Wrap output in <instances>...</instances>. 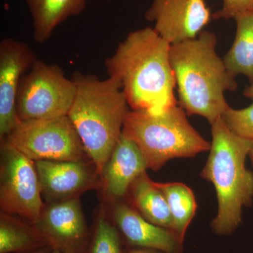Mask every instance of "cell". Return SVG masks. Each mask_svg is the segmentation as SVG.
I'll return each instance as SVG.
<instances>
[{"label": "cell", "instance_id": "obj_1", "mask_svg": "<svg viewBox=\"0 0 253 253\" xmlns=\"http://www.w3.org/2000/svg\"><path fill=\"white\" fill-rule=\"evenodd\" d=\"M171 44L147 27L131 32L105 61L110 78L118 80L134 111H160L177 104Z\"/></svg>", "mask_w": 253, "mask_h": 253}, {"label": "cell", "instance_id": "obj_2", "mask_svg": "<svg viewBox=\"0 0 253 253\" xmlns=\"http://www.w3.org/2000/svg\"><path fill=\"white\" fill-rule=\"evenodd\" d=\"M217 44L214 33L203 31L196 38L170 47L179 105L186 114L202 116L211 125L231 108L226 91L238 87L236 77L216 51Z\"/></svg>", "mask_w": 253, "mask_h": 253}, {"label": "cell", "instance_id": "obj_3", "mask_svg": "<svg viewBox=\"0 0 253 253\" xmlns=\"http://www.w3.org/2000/svg\"><path fill=\"white\" fill-rule=\"evenodd\" d=\"M76 94L68 116L101 176L123 133L129 104L118 80L73 73Z\"/></svg>", "mask_w": 253, "mask_h": 253}, {"label": "cell", "instance_id": "obj_4", "mask_svg": "<svg viewBox=\"0 0 253 253\" xmlns=\"http://www.w3.org/2000/svg\"><path fill=\"white\" fill-rule=\"evenodd\" d=\"M210 154L201 173L212 183L217 199V213L211 228L218 236L234 233L242 221L243 209L253 201V173L246 166L253 141L231 130L222 118L211 125Z\"/></svg>", "mask_w": 253, "mask_h": 253}, {"label": "cell", "instance_id": "obj_5", "mask_svg": "<svg viewBox=\"0 0 253 253\" xmlns=\"http://www.w3.org/2000/svg\"><path fill=\"white\" fill-rule=\"evenodd\" d=\"M186 115L178 104L160 111L131 110L123 132L139 146L148 168L158 171L169 160L194 158L211 149V144L190 124Z\"/></svg>", "mask_w": 253, "mask_h": 253}, {"label": "cell", "instance_id": "obj_6", "mask_svg": "<svg viewBox=\"0 0 253 253\" xmlns=\"http://www.w3.org/2000/svg\"><path fill=\"white\" fill-rule=\"evenodd\" d=\"M76 86L56 65L36 59L18 87L16 114L19 121L52 119L68 116Z\"/></svg>", "mask_w": 253, "mask_h": 253}, {"label": "cell", "instance_id": "obj_7", "mask_svg": "<svg viewBox=\"0 0 253 253\" xmlns=\"http://www.w3.org/2000/svg\"><path fill=\"white\" fill-rule=\"evenodd\" d=\"M1 141L11 145L35 162L91 160L68 116L19 121Z\"/></svg>", "mask_w": 253, "mask_h": 253}, {"label": "cell", "instance_id": "obj_8", "mask_svg": "<svg viewBox=\"0 0 253 253\" xmlns=\"http://www.w3.org/2000/svg\"><path fill=\"white\" fill-rule=\"evenodd\" d=\"M1 212L34 224L44 207L36 163L11 145L1 141Z\"/></svg>", "mask_w": 253, "mask_h": 253}, {"label": "cell", "instance_id": "obj_9", "mask_svg": "<svg viewBox=\"0 0 253 253\" xmlns=\"http://www.w3.org/2000/svg\"><path fill=\"white\" fill-rule=\"evenodd\" d=\"M33 224L54 251L61 253H88L91 233L80 198L45 204L41 215Z\"/></svg>", "mask_w": 253, "mask_h": 253}, {"label": "cell", "instance_id": "obj_10", "mask_svg": "<svg viewBox=\"0 0 253 253\" xmlns=\"http://www.w3.org/2000/svg\"><path fill=\"white\" fill-rule=\"evenodd\" d=\"M35 163L46 204L77 199L86 191L101 189V176L91 160Z\"/></svg>", "mask_w": 253, "mask_h": 253}, {"label": "cell", "instance_id": "obj_11", "mask_svg": "<svg viewBox=\"0 0 253 253\" xmlns=\"http://www.w3.org/2000/svg\"><path fill=\"white\" fill-rule=\"evenodd\" d=\"M145 18L171 45L194 39L211 21L205 0H154Z\"/></svg>", "mask_w": 253, "mask_h": 253}, {"label": "cell", "instance_id": "obj_12", "mask_svg": "<svg viewBox=\"0 0 253 253\" xmlns=\"http://www.w3.org/2000/svg\"><path fill=\"white\" fill-rule=\"evenodd\" d=\"M36 59L31 48L22 42L6 38L0 44V140L19 121L16 99L20 82Z\"/></svg>", "mask_w": 253, "mask_h": 253}, {"label": "cell", "instance_id": "obj_13", "mask_svg": "<svg viewBox=\"0 0 253 253\" xmlns=\"http://www.w3.org/2000/svg\"><path fill=\"white\" fill-rule=\"evenodd\" d=\"M111 219L128 248H144L168 253H183L184 243L169 229L146 220L130 205L113 203Z\"/></svg>", "mask_w": 253, "mask_h": 253}, {"label": "cell", "instance_id": "obj_14", "mask_svg": "<svg viewBox=\"0 0 253 253\" xmlns=\"http://www.w3.org/2000/svg\"><path fill=\"white\" fill-rule=\"evenodd\" d=\"M147 169L139 146L123 132L101 174L104 199L111 203L121 201L132 183Z\"/></svg>", "mask_w": 253, "mask_h": 253}, {"label": "cell", "instance_id": "obj_15", "mask_svg": "<svg viewBox=\"0 0 253 253\" xmlns=\"http://www.w3.org/2000/svg\"><path fill=\"white\" fill-rule=\"evenodd\" d=\"M33 23L35 41L44 43L55 28L67 18L84 11L86 0H26Z\"/></svg>", "mask_w": 253, "mask_h": 253}, {"label": "cell", "instance_id": "obj_16", "mask_svg": "<svg viewBox=\"0 0 253 253\" xmlns=\"http://www.w3.org/2000/svg\"><path fill=\"white\" fill-rule=\"evenodd\" d=\"M131 207L155 225L172 229V219L167 201L161 189L146 174L131 184L127 194Z\"/></svg>", "mask_w": 253, "mask_h": 253}, {"label": "cell", "instance_id": "obj_17", "mask_svg": "<svg viewBox=\"0 0 253 253\" xmlns=\"http://www.w3.org/2000/svg\"><path fill=\"white\" fill-rule=\"evenodd\" d=\"M50 247L41 233L28 221L0 213V253H25Z\"/></svg>", "mask_w": 253, "mask_h": 253}, {"label": "cell", "instance_id": "obj_18", "mask_svg": "<svg viewBox=\"0 0 253 253\" xmlns=\"http://www.w3.org/2000/svg\"><path fill=\"white\" fill-rule=\"evenodd\" d=\"M234 43L224 58L226 67L234 77L243 75L253 83V10L236 16Z\"/></svg>", "mask_w": 253, "mask_h": 253}, {"label": "cell", "instance_id": "obj_19", "mask_svg": "<svg viewBox=\"0 0 253 253\" xmlns=\"http://www.w3.org/2000/svg\"><path fill=\"white\" fill-rule=\"evenodd\" d=\"M167 201L172 219L171 231L184 243L186 231L196 214L197 204L192 190L183 183H158Z\"/></svg>", "mask_w": 253, "mask_h": 253}, {"label": "cell", "instance_id": "obj_20", "mask_svg": "<svg viewBox=\"0 0 253 253\" xmlns=\"http://www.w3.org/2000/svg\"><path fill=\"white\" fill-rule=\"evenodd\" d=\"M123 241L117 226L101 206L91 232L88 253H123Z\"/></svg>", "mask_w": 253, "mask_h": 253}, {"label": "cell", "instance_id": "obj_21", "mask_svg": "<svg viewBox=\"0 0 253 253\" xmlns=\"http://www.w3.org/2000/svg\"><path fill=\"white\" fill-rule=\"evenodd\" d=\"M221 118L237 135L253 141V103L243 109L230 108Z\"/></svg>", "mask_w": 253, "mask_h": 253}, {"label": "cell", "instance_id": "obj_22", "mask_svg": "<svg viewBox=\"0 0 253 253\" xmlns=\"http://www.w3.org/2000/svg\"><path fill=\"white\" fill-rule=\"evenodd\" d=\"M253 10V0H222V7L213 14L214 19H230Z\"/></svg>", "mask_w": 253, "mask_h": 253}, {"label": "cell", "instance_id": "obj_23", "mask_svg": "<svg viewBox=\"0 0 253 253\" xmlns=\"http://www.w3.org/2000/svg\"><path fill=\"white\" fill-rule=\"evenodd\" d=\"M123 253H168L158 250L144 249V248H127Z\"/></svg>", "mask_w": 253, "mask_h": 253}, {"label": "cell", "instance_id": "obj_24", "mask_svg": "<svg viewBox=\"0 0 253 253\" xmlns=\"http://www.w3.org/2000/svg\"><path fill=\"white\" fill-rule=\"evenodd\" d=\"M244 95L253 101V83L244 90Z\"/></svg>", "mask_w": 253, "mask_h": 253}, {"label": "cell", "instance_id": "obj_25", "mask_svg": "<svg viewBox=\"0 0 253 253\" xmlns=\"http://www.w3.org/2000/svg\"><path fill=\"white\" fill-rule=\"evenodd\" d=\"M52 249L51 247H44L42 249L35 250V251H31V252L25 253H50L52 251Z\"/></svg>", "mask_w": 253, "mask_h": 253}, {"label": "cell", "instance_id": "obj_26", "mask_svg": "<svg viewBox=\"0 0 253 253\" xmlns=\"http://www.w3.org/2000/svg\"><path fill=\"white\" fill-rule=\"evenodd\" d=\"M249 157L251 158V161H252V164L253 166V146L252 149H251V151H250L249 156Z\"/></svg>", "mask_w": 253, "mask_h": 253}, {"label": "cell", "instance_id": "obj_27", "mask_svg": "<svg viewBox=\"0 0 253 253\" xmlns=\"http://www.w3.org/2000/svg\"><path fill=\"white\" fill-rule=\"evenodd\" d=\"M50 253H61L59 252V251H54V250H52V251H51Z\"/></svg>", "mask_w": 253, "mask_h": 253}, {"label": "cell", "instance_id": "obj_28", "mask_svg": "<svg viewBox=\"0 0 253 253\" xmlns=\"http://www.w3.org/2000/svg\"><path fill=\"white\" fill-rule=\"evenodd\" d=\"M108 1H110V0H108Z\"/></svg>", "mask_w": 253, "mask_h": 253}]
</instances>
